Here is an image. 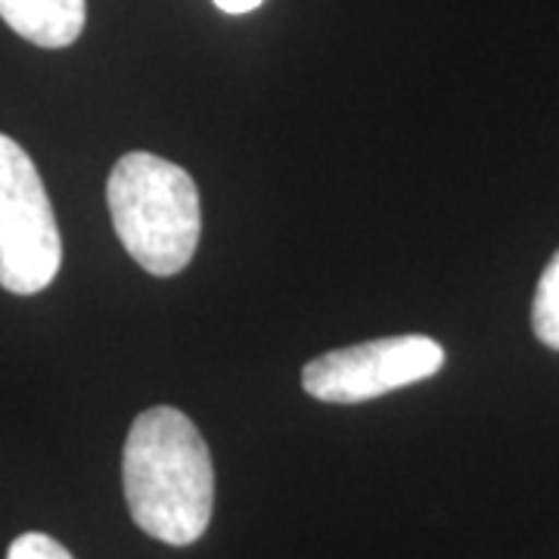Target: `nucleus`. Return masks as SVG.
<instances>
[{
	"mask_svg": "<svg viewBox=\"0 0 559 559\" xmlns=\"http://www.w3.org/2000/svg\"><path fill=\"white\" fill-rule=\"evenodd\" d=\"M121 479L131 520L150 538L187 547L205 535L215 510V466L183 411L162 404L131 423Z\"/></svg>",
	"mask_w": 559,
	"mask_h": 559,
	"instance_id": "nucleus-1",
	"label": "nucleus"
},
{
	"mask_svg": "<svg viewBox=\"0 0 559 559\" xmlns=\"http://www.w3.org/2000/svg\"><path fill=\"white\" fill-rule=\"evenodd\" d=\"M121 246L153 277L180 274L200 246V190L180 165L153 153L121 156L106 183Z\"/></svg>",
	"mask_w": 559,
	"mask_h": 559,
	"instance_id": "nucleus-2",
	"label": "nucleus"
},
{
	"mask_svg": "<svg viewBox=\"0 0 559 559\" xmlns=\"http://www.w3.org/2000/svg\"><path fill=\"white\" fill-rule=\"evenodd\" d=\"M62 264V240L38 168L0 134V286L16 296L47 289Z\"/></svg>",
	"mask_w": 559,
	"mask_h": 559,
	"instance_id": "nucleus-3",
	"label": "nucleus"
},
{
	"mask_svg": "<svg viewBox=\"0 0 559 559\" xmlns=\"http://www.w3.org/2000/svg\"><path fill=\"white\" fill-rule=\"evenodd\" d=\"M444 367V348L419 333L385 336L308 360L301 389L326 404H360L395 389L436 377Z\"/></svg>",
	"mask_w": 559,
	"mask_h": 559,
	"instance_id": "nucleus-4",
	"label": "nucleus"
},
{
	"mask_svg": "<svg viewBox=\"0 0 559 559\" xmlns=\"http://www.w3.org/2000/svg\"><path fill=\"white\" fill-rule=\"evenodd\" d=\"M0 20L20 38L47 50H60L81 38L87 3L84 0H0Z\"/></svg>",
	"mask_w": 559,
	"mask_h": 559,
	"instance_id": "nucleus-5",
	"label": "nucleus"
},
{
	"mask_svg": "<svg viewBox=\"0 0 559 559\" xmlns=\"http://www.w3.org/2000/svg\"><path fill=\"white\" fill-rule=\"evenodd\" d=\"M532 326L547 348L559 352V249L557 255L547 261L538 280V293L532 305Z\"/></svg>",
	"mask_w": 559,
	"mask_h": 559,
	"instance_id": "nucleus-6",
	"label": "nucleus"
},
{
	"mask_svg": "<svg viewBox=\"0 0 559 559\" xmlns=\"http://www.w3.org/2000/svg\"><path fill=\"white\" fill-rule=\"evenodd\" d=\"M7 559H75L60 540H53L50 535L40 532H25L20 538L10 544Z\"/></svg>",
	"mask_w": 559,
	"mask_h": 559,
	"instance_id": "nucleus-7",
	"label": "nucleus"
},
{
	"mask_svg": "<svg viewBox=\"0 0 559 559\" xmlns=\"http://www.w3.org/2000/svg\"><path fill=\"white\" fill-rule=\"evenodd\" d=\"M264 0H215V7L230 13V16H240V13H252L255 7H261Z\"/></svg>",
	"mask_w": 559,
	"mask_h": 559,
	"instance_id": "nucleus-8",
	"label": "nucleus"
}]
</instances>
